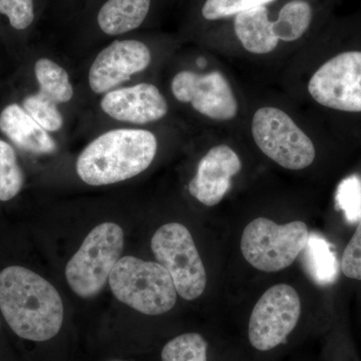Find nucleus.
<instances>
[{"label":"nucleus","mask_w":361,"mask_h":361,"mask_svg":"<svg viewBox=\"0 0 361 361\" xmlns=\"http://www.w3.org/2000/svg\"><path fill=\"white\" fill-rule=\"evenodd\" d=\"M0 310L14 334L26 341H49L63 326L59 291L21 266H9L0 272Z\"/></svg>","instance_id":"nucleus-1"},{"label":"nucleus","mask_w":361,"mask_h":361,"mask_svg":"<svg viewBox=\"0 0 361 361\" xmlns=\"http://www.w3.org/2000/svg\"><path fill=\"white\" fill-rule=\"evenodd\" d=\"M158 140L147 130H109L90 142L77 161L80 180L106 186L135 177L153 163Z\"/></svg>","instance_id":"nucleus-2"},{"label":"nucleus","mask_w":361,"mask_h":361,"mask_svg":"<svg viewBox=\"0 0 361 361\" xmlns=\"http://www.w3.org/2000/svg\"><path fill=\"white\" fill-rule=\"evenodd\" d=\"M316 20L313 0H279L237 14L223 23L245 51L268 54L280 44H293L310 32Z\"/></svg>","instance_id":"nucleus-3"},{"label":"nucleus","mask_w":361,"mask_h":361,"mask_svg":"<svg viewBox=\"0 0 361 361\" xmlns=\"http://www.w3.org/2000/svg\"><path fill=\"white\" fill-rule=\"evenodd\" d=\"M109 283L118 300L144 314H164L177 302L172 277L158 262L122 257L111 270Z\"/></svg>","instance_id":"nucleus-4"},{"label":"nucleus","mask_w":361,"mask_h":361,"mask_svg":"<svg viewBox=\"0 0 361 361\" xmlns=\"http://www.w3.org/2000/svg\"><path fill=\"white\" fill-rule=\"evenodd\" d=\"M123 244L125 235L118 224L106 222L94 228L66 264L71 290L82 298H92L103 290L122 256Z\"/></svg>","instance_id":"nucleus-5"},{"label":"nucleus","mask_w":361,"mask_h":361,"mask_svg":"<svg viewBox=\"0 0 361 361\" xmlns=\"http://www.w3.org/2000/svg\"><path fill=\"white\" fill-rule=\"evenodd\" d=\"M310 231L301 221L278 225L259 217L244 229L241 252L247 262L263 272H278L289 267L303 251Z\"/></svg>","instance_id":"nucleus-6"},{"label":"nucleus","mask_w":361,"mask_h":361,"mask_svg":"<svg viewBox=\"0 0 361 361\" xmlns=\"http://www.w3.org/2000/svg\"><path fill=\"white\" fill-rule=\"evenodd\" d=\"M251 134L259 149L287 170H303L315 160L312 140L276 106H262L254 113Z\"/></svg>","instance_id":"nucleus-7"},{"label":"nucleus","mask_w":361,"mask_h":361,"mask_svg":"<svg viewBox=\"0 0 361 361\" xmlns=\"http://www.w3.org/2000/svg\"><path fill=\"white\" fill-rule=\"evenodd\" d=\"M157 262L168 271L182 298L195 300L204 293L207 274L191 233L180 223L157 230L151 241Z\"/></svg>","instance_id":"nucleus-8"},{"label":"nucleus","mask_w":361,"mask_h":361,"mask_svg":"<svg viewBox=\"0 0 361 361\" xmlns=\"http://www.w3.org/2000/svg\"><path fill=\"white\" fill-rule=\"evenodd\" d=\"M301 314L298 293L287 284H277L263 294L252 311L248 325L251 345L268 351L286 341Z\"/></svg>","instance_id":"nucleus-9"},{"label":"nucleus","mask_w":361,"mask_h":361,"mask_svg":"<svg viewBox=\"0 0 361 361\" xmlns=\"http://www.w3.org/2000/svg\"><path fill=\"white\" fill-rule=\"evenodd\" d=\"M313 99L332 110L361 111V51H344L315 71L307 85Z\"/></svg>","instance_id":"nucleus-10"},{"label":"nucleus","mask_w":361,"mask_h":361,"mask_svg":"<svg viewBox=\"0 0 361 361\" xmlns=\"http://www.w3.org/2000/svg\"><path fill=\"white\" fill-rule=\"evenodd\" d=\"M171 90L177 101L191 104L197 113L211 120L226 122L238 115V101L231 85L220 71H180L173 78Z\"/></svg>","instance_id":"nucleus-11"},{"label":"nucleus","mask_w":361,"mask_h":361,"mask_svg":"<svg viewBox=\"0 0 361 361\" xmlns=\"http://www.w3.org/2000/svg\"><path fill=\"white\" fill-rule=\"evenodd\" d=\"M151 61V51L144 42L115 40L97 54L90 66V90L96 94H106L146 70Z\"/></svg>","instance_id":"nucleus-12"},{"label":"nucleus","mask_w":361,"mask_h":361,"mask_svg":"<svg viewBox=\"0 0 361 361\" xmlns=\"http://www.w3.org/2000/svg\"><path fill=\"white\" fill-rule=\"evenodd\" d=\"M241 169L238 154L231 147L214 146L199 161L196 175L189 183L190 194L203 205H218L231 188L232 178Z\"/></svg>","instance_id":"nucleus-13"},{"label":"nucleus","mask_w":361,"mask_h":361,"mask_svg":"<svg viewBox=\"0 0 361 361\" xmlns=\"http://www.w3.org/2000/svg\"><path fill=\"white\" fill-rule=\"evenodd\" d=\"M101 108L114 120L135 125L160 121L169 111L167 99L160 90L147 82L106 92Z\"/></svg>","instance_id":"nucleus-14"},{"label":"nucleus","mask_w":361,"mask_h":361,"mask_svg":"<svg viewBox=\"0 0 361 361\" xmlns=\"http://www.w3.org/2000/svg\"><path fill=\"white\" fill-rule=\"evenodd\" d=\"M0 130L18 148L35 155L56 151V142L39 123L16 104L7 106L0 114Z\"/></svg>","instance_id":"nucleus-15"},{"label":"nucleus","mask_w":361,"mask_h":361,"mask_svg":"<svg viewBox=\"0 0 361 361\" xmlns=\"http://www.w3.org/2000/svg\"><path fill=\"white\" fill-rule=\"evenodd\" d=\"M152 0H106L97 13V25L110 37L137 30L146 20Z\"/></svg>","instance_id":"nucleus-16"},{"label":"nucleus","mask_w":361,"mask_h":361,"mask_svg":"<svg viewBox=\"0 0 361 361\" xmlns=\"http://www.w3.org/2000/svg\"><path fill=\"white\" fill-rule=\"evenodd\" d=\"M301 253L306 272L316 284L327 286L336 281L339 275L338 259L326 239L316 233H310Z\"/></svg>","instance_id":"nucleus-17"},{"label":"nucleus","mask_w":361,"mask_h":361,"mask_svg":"<svg viewBox=\"0 0 361 361\" xmlns=\"http://www.w3.org/2000/svg\"><path fill=\"white\" fill-rule=\"evenodd\" d=\"M35 73L42 96L56 104L68 103L73 99V87L68 71L51 59H39L35 63Z\"/></svg>","instance_id":"nucleus-18"},{"label":"nucleus","mask_w":361,"mask_h":361,"mask_svg":"<svg viewBox=\"0 0 361 361\" xmlns=\"http://www.w3.org/2000/svg\"><path fill=\"white\" fill-rule=\"evenodd\" d=\"M279 0H202L199 14L208 23H224L237 14L270 6Z\"/></svg>","instance_id":"nucleus-19"},{"label":"nucleus","mask_w":361,"mask_h":361,"mask_svg":"<svg viewBox=\"0 0 361 361\" xmlns=\"http://www.w3.org/2000/svg\"><path fill=\"white\" fill-rule=\"evenodd\" d=\"M25 183V175L11 145L0 140V201L18 196Z\"/></svg>","instance_id":"nucleus-20"},{"label":"nucleus","mask_w":361,"mask_h":361,"mask_svg":"<svg viewBox=\"0 0 361 361\" xmlns=\"http://www.w3.org/2000/svg\"><path fill=\"white\" fill-rule=\"evenodd\" d=\"M207 349L208 343L201 334H182L166 344L161 361H207Z\"/></svg>","instance_id":"nucleus-21"},{"label":"nucleus","mask_w":361,"mask_h":361,"mask_svg":"<svg viewBox=\"0 0 361 361\" xmlns=\"http://www.w3.org/2000/svg\"><path fill=\"white\" fill-rule=\"evenodd\" d=\"M23 108L47 132H58L63 128V116L58 104L40 92L26 97L23 102Z\"/></svg>","instance_id":"nucleus-22"},{"label":"nucleus","mask_w":361,"mask_h":361,"mask_svg":"<svg viewBox=\"0 0 361 361\" xmlns=\"http://www.w3.org/2000/svg\"><path fill=\"white\" fill-rule=\"evenodd\" d=\"M336 204L349 224L361 220V178L350 176L342 180L336 193Z\"/></svg>","instance_id":"nucleus-23"},{"label":"nucleus","mask_w":361,"mask_h":361,"mask_svg":"<svg viewBox=\"0 0 361 361\" xmlns=\"http://www.w3.org/2000/svg\"><path fill=\"white\" fill-rule=\"evenodd\" d=\"M0 13L16 30H26L35 20V4L33 0H0Z\"/></svg>","instance_id":"nucleus-24"},{"label":"nucleus","mask_w":361,"mask_h":361,"mask_svg":"<svg viewBox=\"0 0 361 361\" xmlns=\"http://www.w3.org/2000/svg\"><path fill=\"white\" fill-rule=\"evenodd\" d=\"M343 274L351 279L361 280V220L350 239L341 260Z\"/></svg>","instance_id":"nucleus-25"},{"label":"nucleus","mask_w":361,"mask_h":361,"mask_svg":"<svg viewBox=\"0 0 361 361\" xmlns=\"http://www.w3.org/2000/svg\"><path fill=\"white\" fill-rule=\"evenodd\" d=\"M115 361H120V360H115Z\"/></svg>","instance_id":"nucleus-26"}]
</instances>
